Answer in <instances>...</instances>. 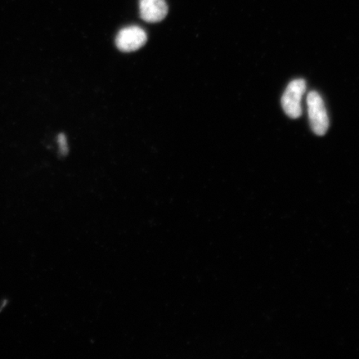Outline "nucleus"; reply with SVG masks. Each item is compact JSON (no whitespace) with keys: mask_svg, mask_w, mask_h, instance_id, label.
Masks as SVG:
<instances>
[{"mask_svg":"<svg viewBox=\"0 0 359 359\" xmlns=\"http://www.w3.org/2000/svg\"><path fill=\"white\" fill-rule=\"evenodd\" d=\"M307 105L312 131L318 136H324L329 129L330 119L320 94L316 91L309 93Z\"/></svg>","mask_w":359,"mask_h":359,"instance_id":"obj_1","label":"nucleus"},{"mask_svg":"<svg viewBox=\"0 0 359 359\" xmlns=\"http://www.w3.org/2000/svg\"><path fill=\"white\" fill-rule=\"evenodd\" d=\"M306 90L304 79L291 81L282 96V107L290 118L297 119L302 115V98Z\"/></svg>","mask_w":359,"mask_h":359,"instance_id":"obj_2","label":"nucleus"},{"mask_svg":"<svg viewBox=\"0 0 359 359\" xmlns=\"http://www.w3.org/2000/svg\"><path fill=\"white\" fill-rule=\"evenodd\" d=\"M140 15L147 22H158L168 15V7L165 0H140Z\"/></svg>","mask_w":359,"mask_h":359,"instance_id":"obj_4","label":"nucleus"},{"mask_svg":"<svg viewBox=\"0 0 359 359\" xmlns=\"http://www.w3.org/2000/svg\"><path fill=\"white\" fill-rule=\"evenodd\" d=\"M147 35L144 29L138 26H129L120 30L116 38V45L120 51L130 53L144 46Z\"/></svg>","mask_w":359,"mask_h":359,"instance_id":"obj_3","label":"nucleus"},{"mask_svg":"<svg viewBox=\"0 0 359 359\" xmlns=\"http://www.w3.org/2000/svg\"><path fill=\"white\" fill-rule=\"evenodd\" d=\"M58 146H60L62 154H67L69 149H67V142L66 137L64 134H60L57 137Z\"/></svg>","mask_w":359,"mask_h":359,"instance_id":"obj_5","label":"nucleus"}]
</instances>
